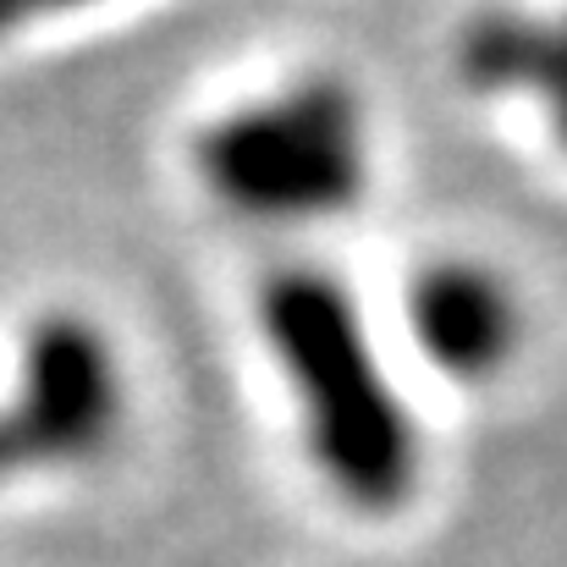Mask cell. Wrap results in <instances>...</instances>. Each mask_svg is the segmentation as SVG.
Returning a JSON list of instances; mask_svg holds the SVG:
<instances>
[{
  "label": "cell",
  "instance_id": "1",
  "mask_svg": "<svg viewBox=\"0 0 567 567\" xmlns=\"http://www.w3.org/2000/svg\"><path fill=\"white\" fill-rule=\"evenodd\" d=\"M248 342L287 446L342 518L396 524L430 485V424L385 309L320 254H276L248 292Z\"/></svg>",
  "mask_w": 567,
  "mask_h": 567
},
{
  "label": "cell",
  "instance_id": "2",
  "mask_svg": "<svg viewBox=\"0 0 567 567\" xmlns=\"http://www.w3.org/2000/svg\"><path fill=\"white\" fill-rule=\"evenodd\" d=\"M183 177L215 220L315 254L380 188L375 100L326 61L248 78L188 122Z\"/></svg>",
  "mask_w": 567,
  "mask_h": 567
},
{
  "label": "cell",
  "instance_id": "3",
  "mask_svg": "<svg viewBox=\"0 0 567 567\" xmlns=\"http://www.w3.org/2000/svg\"><path fill=\"white\" fill-rule=\"evenodd\" d=\"M138 424V364L89 303H44L0 342V496L105 468Z\"/></svg>",
  "mask_w": 567,
  "mask_h": 567
},
{
  "label": "cell",
  "instance_id": "4",
  "mask_svg": "<svg viewBox=\"0 0 567 567\" xmlns=\"http://www.w3.org/2000/svg\"><path fill=\"white\" fill-rule=\"evenodd\" d=\"M385 326L419 385L435 380L468 396L502 385L535 337L518 276L474 248L419 254L385 303Z\"/></svg>",
  "mask_w": 567,
  "mask_h": 567
}]
</instances>
